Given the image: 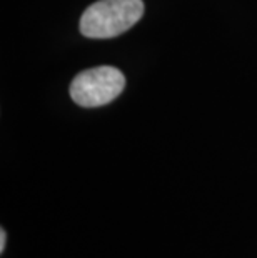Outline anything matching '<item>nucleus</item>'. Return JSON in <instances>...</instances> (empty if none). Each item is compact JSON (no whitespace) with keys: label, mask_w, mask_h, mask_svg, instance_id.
<instances>
[{"label":"nucleus","mask_w":257,"mask_h":258,"mask_svg":"<svg viewBox=\"0 0 257 258\" xmlns=\"http://www.w3.org/2000/svg\"><path fill=\"white\" fill-rule=\"evenodd\" d=\"M142 15V0H99L85 9L79 29L87 38H114L132 29Z\"/></svg>","instance_id":"nucleus-1"},{"label":"nucleus","mask_w":257,"mask_h":258,"mask_svg":"<svg viewBox=\"0 0 257 258\" xmlns=\"http://www.w3.org/2000/svg\"><path fill=\"white\" fill-rule=\"evenodd\" d=\"M125 87V77L116 67L100 65L84 70L70 84V98L79 107L95 108L114 102Z\"/></svg>","instance_id":"nucleus-2"},{"label":"nucleus","mask_w":257,"mask_h":258,"mask_svg":"<svg viewBox=\"0 0 257 258\" xmlns=\"http://www.w3.org/2000/svg\"><path fill=\"white\" fill-rule=\"evenodd\" d=\"M5 243H7V232H5V228H2L0 230V253H4Z\"/></svg>","instance_id":"nucleus-3"}]
</instances>
